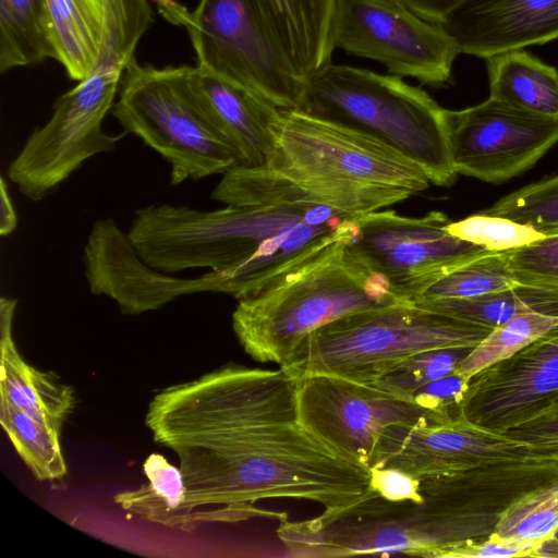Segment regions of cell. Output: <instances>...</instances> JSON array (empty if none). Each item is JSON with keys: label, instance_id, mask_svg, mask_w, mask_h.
Instances as JSON below:
<instances>
[{"label": "cell", "instance_id": "cell-25", "mask_svg": "<svg viewBox=\"0 0 558 558\" xmlns=\"http://www.w3.org/2000/svg\"><path fill=\"white\" fill-rule=\"evenodd\" d=\"M53 58L44 0H0V72Z\"/></svg>", "mask_w": 558, "mask_h": 558}, {"label": "cell", "instance_id": "cell-19", "mask_svg": "<svg viewBox=\"0 0 558 558\" xmlns=\"http://www.w3.org/2000/svg\"><path fill=\"white\" fill-rule=\"evenodd\" d=\"M16 304L15 299H0V400L61 433L75 409V391L54 373L40 371L22 356L13 338Z\"/></svg>", "mask_w": 558, "mask_h": 558}, {"label": "cell", "instance_id": "cell-15", "mask_svg": "<svg viewBox=\"0 0 558 558\" xmlns=\"http://www.w3.org/2000/svg\"><path fill=\"white\" fill-rule=\"evenodd\" d=\"M84 272L93 294L112 299L124 315L156 311L184 295L227 293V278L209 271L196 278H183L159 271L136 253L116 220L97 219L83 250Z\"/></svg>", "mask_w": 558, "mask_h": 558}, {"label": "cell", "instance_id": "cell-1", "mask_svg": "<svg viewBox=\"0 0 558 558\" xmlns=\"http://www.w3.org/2000/svg\"><path fill=\"white\" fill-rule=\"evenodd\" d=\"M298 376L227 364L159 390L145 425L172 450L185 506L201 525L265 513V499L315 502L336 513L371 490V470L332 449L301 422Z\"/></svg>", "mask_w": 558, "mask_h": 558}, {"label": "cell", "instance_id": "cell-33", "mask_svg": "<svg viewBox=\"0 0 558 558\" xmlns=\"http://www.w3.org/2000/svg\"><path fill=\"white\" fill-rule=\"evenodd\" d=\"M506 255L517 281L558 287V233Z\"/></svg>", "mask_w": 558, "mask_h": 558}, {"label": "cell", "instance_id": "cell-3", "mask_svg": "<svg viewBox=\"0 0 558 558\" xmlns=\"http://www.w3.org/2000/svg\"><path fill=\"white\" fill-rule=\"evenodd\" d=\"M266 167L347 216H363L426 190L424 170L359 130L300 109H280Z\"/></svg>", "mask_w": 558, "mask_h": 558}, {"label": "cell", "instance_id": "cell-37", "mask_svg": "<svg viewBox=\"0 0 558 558\" xmlns=\"http://www.w3.org/2000/svg\"><path fill=\"white\" fill-rule=\"evenodd\" d=\"M466 0H408L407 5L418 16L439 24L452 10Z\"/></svg>", "mask_w": 558, "mask_h": 558}, {"label": "cell", "instance_id": "cell-18", "mask_svg": "<svg viewBox=\"0 0 558 558\" xmlns=\"http://www.w3.org/2000/svg\"><path fill=\"white\" fill-rule=\"evenodd\" d=\"M187 77L211 122L235 149L239 166H266L280 109L197 65L189 68Z\"/></svg>", "mask_w": 558, "mask_h": 558}, {"label": "cell", "instance_id": "cell-12", "mask_svg": "<svg viewBox=\"0 0 558 558\" xmlns=\"http://www.w3.org/2000/svg\"><path fill=\"white\" fill-rule=\"evenodd\" d=\"M296 376L302 424L323 442L368 469L387 427L415 425L433 413L374 383L323 373Z\"/></svg>", "mask_w": 558, "mask_h": 558}, {"label": "cell", "instance_id": "cell-17", "mask_svg": "<svg viewBox=\"0 0 558 558\" xmlns=\"http://www.w3.org/2000/svg\"><path fill=\"white\" fill-rule=\"evenodd\" d=\"M439 25L460 53L488 58L558 38V0H466Z\"/></svg>", "mask_w": 558, "mask_h": 558}, {"label": "cell", "instance_id": "cell-30", "mask_svg": "<svg viewBox=\"0 0 558 558\" xmlns=\"http://www.w3.org/2000/svg\"><path fill=\"white\" fill-rule=\"evenodd\" d=\"M529 225L548 235L558 233V175L514 191L483 211Z\"/></svg>", "mask_w": 558, "mask_h": 558}, {"label": "cell", "instance_id": "cell-24", "mask_svg": "<svg viewBox=\"0 0 558 558\" xmlns=\"http://www.w3.org/2000/svg\"><path fill=\"white\" fill-rule=\"evenodd\" d=\"M415 304L495 328L514 317L531 313L558 316V287L518 281L508 289L481 296L423 301Z\"/></svg>", "mask_w": 558, "mask_h": 558}, {"label": "cell", "instance_id": "cell-9", "mask_svg": "<svg viewBox=\"0 0 558 558\" xmlns=\"http://www.w3.org/2000/svg\"><path fill=\"white\" fill-rule=\"evenodd\" d=\"M331 44L333 50L381 63L391 75L436 87L450 82L460 53L439 24L397 0H337Z\"/></svg>", "mask_w": 558, "mask_h": 558}, {"label": "cell", "instance_id": "cell-16", "mask_svg": "<svg viewBox=\"0 0 558 558\" xmlns=\"http://www.w3.org/2000/svg\"><path fill=\"white\" fill-rule=\"evenodd\" d=\"M558 397V328L470 379L462 401L468 421L504 433Z\"/></svg>", "mask_w": 558, "mask_h": 558}, {"label": "cell", "instance_id": "cell-2", "mask_svg": "<svg viewBox=\"0 0 558 558\" xmlns=\"http://www.w3.org/2000/svg\"><path fill=\"white\" fill-rule=\"evenodd\" d=\"M210 198L226 207H142L126 233L142 260L159 271L226 272L238 300L350 241L356 230V217L322 204L266 166L231 168Z\"/></svg>", "mask_w": 558, "mask_h": 558}, {"label": "cell", "instance_id": "cell-31", "mask_svg": "<svg viewBox=\"0 0 558 558\" xmlns=\"http://www.w3.org/2000/svg\"><path fill=\"white\" fill-rule=\"evenodd\" d=\"M446 229L451 235L489 252L517 250L547 236L532 226L485 213L450 221Z\"/></svg>", "mask_w": 558, "mask_h": 558}, {"label": "cell", "instance_id": "cell-11", "mask_svg": "<svg viewBox=\"0 0 558 558\" xmlns=\"http://www.w3.org/2000/svg\"><path fill=\"white\" fill-rule=\"evenodd\" d=\"M558 478V452L490 461L423 477L437 520L440 558L494 534L505 510L520 496Z\"/></svg>", "mask_w": 558, "mask_h": 558}, {"label": "cell", "instance_id": "cell-34", "mask_svg": "<svg viewBox=\"0 0 558 558\" xmlns=\"http://www.w3.org/2000/svg\"><path fill=\"white\" fill-rule=\"evenodd\" d=\"M469 379L459 372L427 383L415 389L410 398L421 407L442 416L462 415V401Z\"/></svg>", "mask_w": 558, "mask_h": 558}, {"label": "cell", "instance_id": "cell-13", "mask_svg": "<svg viewBox=\"0 0 558 558\" xmlns=\"http://www.w3.org/2000/svg\"><path fill=\"white\" fill-rule=\"evenodd\" d=\"M444 116L456 173L485 182L501 183L524 172L558 143V120L492 98L445 109Z\"/></svg>", "mask_w": 558, "mask_h": 558}, {"label": "cell", "instance_id": "cell-10", "mask_svg": "<svg viewBox=\"0 0 558 558\" xmlns=\"http://www.w3.org/2000/svg\"><path fill=\"white\" fill-rule=\"evenodd\" d=\"M450 221L438 210L422 217L384 209L356 216L348 248L384 276L400 301L414 304L438 279L489 252L451 235L446 229Z\"/></svg>", "mask_w": 558, "mask_h": 558}, {"label": "cell", "instance_id": "cell-23", "mask_svg": "<svg viewBox=\"0 0 558 558\" xmlns=\"http://www.w3.org/2000/svg\"><path fill=\"white\" fill-rule=\"evenodd\" d=\"M143 472L148 483L116 494L113 501L150 523L194 533L201 525L185 506L186 486L180 468L154 452L145 459Z\"/></svg>", "mask_w": 558, "mask_h": 558}, {"label": "cell", "instance_id": "cell-7", "mask_svg": "<svg viewBox=\"0 0 558 558\" xmlns=\"http://www.w3.org/2000/svg\"><path fill=\"white\" fill-rule=\"evenodd\" d=\"M189 65H128L111 113L170 165V185L223 174L239 166L235 149L197 100Z\"/></svg>", "mask_w": 558, "mask_h": 558}, {"label": "cell", "instance_id": "cell-26", "mask_svg": "<svg viewBox=\"0 0 558 558\" xmlns=\"http://www.w3.org/2000/svg\"><path fill=\"white\" fill-rule=\"evenodd\" d=\"M0 423L36 480L56 481L65 476L68 468L60 442L61 433L5 400H0Z\"/></svg>", "mask_w": 558, "mask_h": 558}, {"label": "cell", "instance_id": "cell-28", "mask_svg": "<svg viewBox=\"0 0 558 558\" xmlns=\"http://www.w3.org/2000/svg\"><path fill=\"white\" fill-rule=\"evenodd\" d=\"M517 282L506 252H487L438 279L422 293L415 303L481 296L508 289Z\"/></svg>", "mask_w": 558, "mask_h": 558}, {"label": "cell", "instance_id": "cell-36", "mask_svg": "<svg viewBox=\"0 0 558 558\" xmlns=\"http://www.w3.org/2000/svg\"><path fill=\"white\" fill-rule=\"evenodd\" d=\"M371 489L390 501L418 500L420 480L392 468H371Z\"/></svg>", "mask_w": 558, "mask_h": 558}, {"label": "cell", "instance_id": "cell-22", "mask_svg": "<svg viewBox=\"0 0 558 558\" xmlns=\"http://www.w3.org/2000/svg\"><path fill=\"white\" fill-rule=\"evenodd\" d=\"M53 59L73 81L92 70L101 45L105 0H44Z\"/></svg>", "mask_w": 558, "mask_h": 558}, {"label": "cell", "instance_id": "cell-20", "mask_svg": "<svg viewBox=\"0 0 558 558\" xmlns=\"http://www.w3.org/2000/svg\"><path fill=\"white\" fill-rule=\"evenodd\" d=\"M298 72L307 77L331 62L337 0H258Z\"/></svg>", "mask_w": 558, "mask_h": 558}, {"label": "cell", "instance_id": "cell-6", "mask_svg": "<svg viewBox=\"0 0 558 558\" xmlns=\"http://www.w3.org/2000/svg\"><path fill=\"white\" fill-rule=\"evenodd\" d=\"M493 328L411 303L348 314L313 331L293 361L295 375L323 373L373 384L411 356L475 348Z\"/></svg>", "mask_w": 558, "mask_h": 558}, {"label": "cell", "instance_id": "cell-29", "mask_svg": "<svg viewBox=\"0 0 558 558\" xmlns=\"http://www.w3.org/2000/svg\"><path fill=\"white\" fill-rule=\"evenodd\" d=\"M558 328V316L531 313L493 328L460 364L457 372L470 379L482 368L518 352Z\"/></svg>", "mask_w": 558, "mask_h": 558}, {"label": "cell", "instance_id": "cell-39", "mask_svg": "<svg viewBox=\"0 0 558 558\" xmlns=\"http://www.w3.org/2000/svg\"><path fill=\"white\" fill-rule=\"evenodd\" d=\"M536 557H558V532L553 538L539 546Z\"/></svg>", "mask_w": 558, "mask_h": 558}, {"label": "cell", "instance_id": "cell-38", "mask_svg": "<svg viewBox=\"0 0 558 558\" xmlns=\"http://www.w3.org/2000/svg\"><path fill=\"white\" fill-rule=\"evenodd\" d=\"M17 227V216L11 201L7 182L0 178V234L9 235Z\"/></svg>", "mask_w": 558, "mask_h": 558}, {"label": "cell", "instance_id": "cell-4", "mask_svg": "<svg viewBox=\"0 0 558 558\" xmlns=\"http://www.w3.org/2000/svg\"><path fill=\"white\" fill-rule=\"evenodd\" d=\"M348 242L239 300L232 328L245 353L259 363L288 365L324 325L351 313L405 303L384 276L350 252Z\"/></svg>", "mask_w": 558, "mask_h": 558}, {"label": "cell", "instance_id": "cell-8", "mask_svg": "<svg viewBox=\"0 0 558 558\" xmlns=\"http://www.w3.org/2000/svg\"><path fill=\"white\" fill-rule=\"evenodd\" d=\"M171 23L184 26L197 66L279 109L300 106L303 77L258 0H199L191 12L175 0H155Z\"/></svg>", "mask_w": 558, "mask_h": 558}, {"label": "cell", "instance_id": "cell-32", "mask_svg": "<svg viewBox=\"0 0 558 558\" xmlns=\"http://www.w3.org/2000/svg\"><path fill=\"white\" fill-rule=\"evenodd\" d=\"M474 348H446L417 353L374 384L400 397L410 398L418 387L457 372Z\"/></svg>", "mask_w": 558, "mask_h": 558}, {"label": "cell", "instance_id": "cell-5", "mask_svg": "<svg viewBox=\"0 0 558 558\" xmlns=\"http://www.w3.org/2000/svg\"><path fill=\"white\" fill-rule=\"evenodd\" d=\"M296 109L383 141L418 165L435 185L456 181L445 109L402 77L329 62L306 77Z\"/></svg>", "mask_w": 558, "mask_h": 558}, {"label": "cell", "instance_id": "cell-14", "mask_svg": "<svg viewBox=\"0 0 558 558\" xmlns=\"http://www.w3.org/2000/svg\"><path fill=\"white\" fill-rule=\"evenodd\" d=\"M539 452L459 415L432 413L415 425H391L378 442L371 468H392L415 478L453 473L490 461Z\"/></svg>", "mask_w": 558, "mask_h": 558}, {"label": "cell", "instance_id": "cell-27", "mask_svg": "<svg viewBox=\"0 0 558 558\" xmlns=\"http://www.w3.org/2000/svg\"><path fill=\"white\" fill-rule=\"evenodd\" d=\"M558 532V478L517 498L501 514L494 535L541 546Z\"/></svg>", "mask_w": 558, "mask_h": 558}, {"label": "cell", "instance_id": "cell-35", "mask_svg": "<svg viewBox=\"0 0 558 558\" xmlns=\"http://www.w3.org/2000/svg\"><path fill=\"white\" fill-rule=\"evenodd\" d=\"M501 434L537 450L558 452V397Z\"/></svg>", "mask_w": 558, "mask_h": 558}, {"label": "cell", "instance_id": "cell-21", "mask_svg": "<svg viewBox=\"0 0 558 558\" xmlns=\"http://www.w3.org/2000/svg\"><path fill=\"white\" fill-rule=\"evenodd\" d=\"M489 98L536 116L558 120V70L523 49L485 59Z\"/></svg>", "mask_w": 558, "mask_h": 558}]
</instances>
